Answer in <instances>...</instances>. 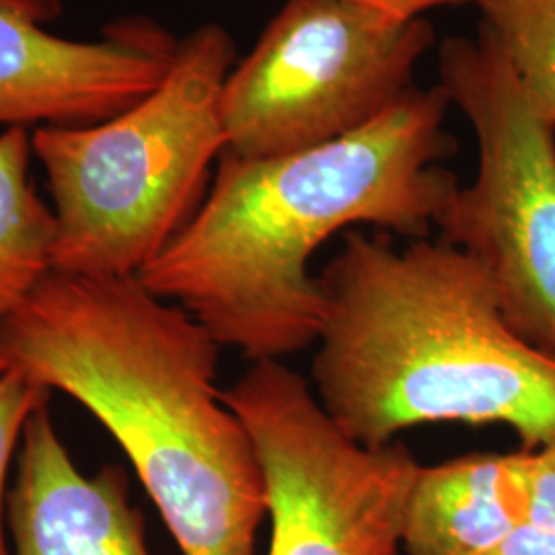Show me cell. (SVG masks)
Instances as JSON below:
<instances>
[{"label": "cell", "mask_w": 555, "mask_h": 555, "mask_svg": "<svg viewBox=\"0 0 555 555\" xmlns=\"http://www.w3.org/2000/svg\"><path fill=\"white\" fill-rule=\"evenodd\" d=\"M451 101L412 87L357 132L307 151L222 153L196 215L139 280L251 362L311 348L323 298L313 254L354 224L426 238L459 181Z\"/></svg>", "instance_id": "obj_1"}, {"label": "cell", "mask_w": 555, "mask_h": 555, "mask_svg": "<svg viewBox=\"0 0 555 555\" xmlns=\"http://www.w3.org/2000/svg\"><path fill=\"white\" fill-rule=\"evenodd\" d=\"M0 346L114 437L183 555H256L266 486L224 403L220 346L139 276L52 270L0 325Z\"/></svg>", "instance_id": "obj_2"}, {"label": "cell", "mask_w": 555, "mask_h": 555, "mask_svg": "<svg viewBox=\"0 0 555 555\" xmlns=\"http://www.w3.org/2000/svg\"><path fill=\"white\" fill-rule=\"evenodd\" d=\"M318 282L309 385L346 437L377 449L412 426L465 422L506 424L525 451L554 442L555 360L516 336L465 251L350 231Z\"/></svg>", "instance_id": "obj_3"}, {"label": "cell", "mask_w": 555, "mask_h": 555, "mask_svg": "<svg viewBox=\"0 0 555 555\" xmlns=\"http://www.w3.org/2000/svg\"><path fill=\"white\" fill-rule=\"evenodd\" d=\"M235 43L217 23L179 40L159 87L112 118L31 130L54 202L56 272L132 278L196 215L227 151Z\"/></svg>", "instance_id": "obj_4"}, {"label": "cell", "mask_w": 555, "mask_h": 555, "mask_svg": "<svg viewBox=\"0 0 555 555\" xmlns=\"http://www.w3.org/2000/svg\"><path fill=\"white\" fill-rule=\"evenodd\" d=\"M438 73L477 142L476 178L440 208L438 238L476 259L516 336L555 360V126L481 25L442 41Z\"/></svg>", "instance_id": "obj_5"}, {"label": "cell", "mask_w": 555, "mask_h": 555, "mask_svg": "<svg viewBox=\"0 0 555 555\" xmlns=\"http://www.w3.org/2000/svg\"><path fill=\"white\" fill-rule=\"evenodd\" d=\"M426 17L348 0H286L222 93L227 151L263 159L348 137L414 85L433 48Z\"/></svg>", "instance_id": "obj_6"}, {"label": "cell", "mask_w": 555, "mask_h": 555, "mask_svg": "<svg viewBox=\"0 0 555 555\" xmlns=\"http://www.w3.org/2000/svg\"><path fill=\"white\" fill-rule=\"evenodd\" d=\"M254 440L272 518L268 555H397L420 463L403 442L362 447L311 385L259 360L222 391Z\"/></svg>", "instance_id": "obj_7"}, {"label": "cell", "mask_w": 555, "mask_h": 555, "mask_svg": "<svg viewBox=\"0 0 555 555\" xmlns=\"http://www.w3.org/2000/svg\"><path fill=\"white\" fill-rule=\"evenodd\" d=\"M60 0H0V128L87 126L155 91L179 41L159 23L124 17L95 40L56 36Z\"/></svg>", "instance_id": "obj_8"}, {"label": "cell", "mask_w": 555, "mask_h": 555, "mask_svg": "<svg viewBox=\"0 0 555 555\" xmlns=\"http://www.w3.org/2000/svg\"><path fill=\"white\" fill-rule=\"evenodd\" d=\"M9 555H151L128 476L103 465L85 476L48 405L25 426L15 486L7 494Z\"/></svg>", "instance_id": "obj_9"}, {"label": "cell", "mask_w": 555, "mask_h": 555, "mask_svg": "<svg viewBox=\"0 0 555 555\" xmlns=\"http://www.w3.org/2000/svg\"><path fill=\"white\" fill-rule=\"evenodd\" d=\"M531 451L420 467L401 547L408 555H486L529 520Z\"/></svg>", "instance_id": "obj_10"}, {"label": "cell", "mask_w": 555, "mask_h": 555, "mask_svg": "<svg viewBox=\"0 0 555 555\" xmlns=\"http://www.w3.org/2000/svg\"><path fill=\"white\" fill-rule=\"evenodd\" d=\"M31 157L29 128H0V325L54 270L56 219L34 185Z\"/></svg>", "instance_id": "obj_11"}, {"label": "cell", "mask_w": 555, "mask_h": 555, "mask_svg": "<svg viewBox=\"0 0 555 555\" xmlns=\"http://www.w3.org/2000/svg\"><path fill=\"white\" fill-rule=\"evenodd\" d=\"M529 103L555 126V0H477Z\"/></svg>", "instance_id": "obj_12"}, {"label": "cell", "mask_w": 555, "mask_h": 555, "mask_svg": "<svg viewBox=\"0 0 555 555\" xmlns=\"http://www.w3.org/2000/svg\"><path fill=\"white\" fill-rule=\"evenodd\" d=\"M52 391L29 377L0 346V555L7 543V479L20 451L27 422L48 405Z\"/></svg>", "instance_id": "obj_13"}, {"label": "cell", "mask_w": 555, "mask_h": 555, "mask_svg": "<svg viewBox=\"0 0 555 555\" xmlns=\"http://www.w3.org/2000/svg\"><path fill=\"white\" fill-rule=\"evenodd\" d=\"M529 522L555 533V440L537 453L531 451Z\"/></svg>", "instance_id": "obj_14"}, {"label": "cell", "mask_w": 555, "mask_h": 555, "mask_svg": "<svg viewBox=\"0 0 555 555\" xmlns=\"http://www.w3.org/2000/svg\"><path fill=\"white\" fill-rule=\"evenodd\" d=\"M486 555H555V533L527 520Z\"/></svg>", "instance_id": "obj_15"}, {"label": "cell", "mask_w": 555, "mask_h": 555, "mask_svg": "<svg viewBox=\"0 0 555 555\" xmlns=\"http://www.w3.org/2000/svg\"><path fill=\"white\" fill-rule=\"evenodd\" d=\"M348 2L391 15L397 20H417V17H424L428 11L440 9V7L477 4V0H348Z\"/></svg>", "instance_id": "obj_16"}]
</instances>
